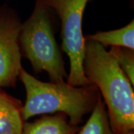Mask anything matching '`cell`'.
<instances>
[{
    "label": "cell",
    "mask_w": 134,
    "mask_h": 134,
    "mask_svg": "<svg viewBox=\"0 0 134 134\" xmlns=\"http://www.w3.org/2000/svg\"><path fill=\"white\" fill-rule=\"evenodd\" d=\"M80 127L69 123L63 113L43 115L38 119L25 121L22 134H76Z\"/></svg>",
    "instance_id": "cell-7"
},
{
    "label": "cell",
    "mask_w": 134,
    "mask_h": 134,
    "mask_svg": "<svg viewBox=\"0 0 134 134\" xmlns=\"http://www.w3.org/2000/svg\"><path fill=\"white\" fill-rule=\"evenodd\" d=\"M55 14L43 2L35 0L29 17L22 23L19 43L22 57L31 63L35 74L46 72L54 83L68 77L62 52L54 34Z\"/></svg>",
    "instance_id": "cell-3"
},
{
    "label": "cell",
    "mask_w": 134,
    "mask_h": 134,
    "mask_svg": "<svg viewBox=\"0 0 134 134\" xmlns=\"http://www.w3.org/2000/svg\"><path fill=\"white\" fill-rule=\"evenodd\" d=\"M84 40L98 43L104 47L117 46L134 50V20L120 29L87 34Z\"/></svg>",
    "instance_id": "cell-8"
},
{
    "label": "cell",
    "mask_w": 134,
    "mask_h": 134,
    "mask_svg": "<svg viewBox=\"0 0 134 134\" xmlns=\"http://www.w3.org/2000/svg\"><path fill=\"white\" fill-rule=\"evenodd\" d=\"M22 21L8 4L0 5V88L15 87L22 66L19 35Z\"/></svg>",
    "instance_id": "cell-5"
},
{
    "label": "cell",
    "mask_w": 134,
    "mask_h": 134,
    "mask_svg": "<svg viewBox=\"0 0 134 134\" xmlns=\"http://www.w3.org/2000/svg\"><path fill=\"white\" fill-rule=\"evenodd\" d=\"M90 1L43 0L60 19L61 49L69 60V72L66 82L73 86L91 85L83 68L85 40L82 30L84 10Z\"/></svg>",
    "instance_id": "cell-4"
},
{
    "label": "cell",
    "mask_w": 134,
    "mask_h": 134,
    "mask_svg": "<svg viewBox=\"0 0 134 134\" xmlns=\"http://www.w3.org/2000/svg\"><path fill=\"white\" fill-rule=\"evenodd\" d=\"M115 58L121 69L134 85V50L125 47L111 46L108 51Z\"/></svg>",
    "instance_id": "cell-10"
},
{
    "label": "cell",
    "mask_w": 134,
    "mask_h": 134,
    "mask_svg": "<svg viewBox=\"0 0 134 134\" xmlns=\"http://www.w3.org/2000/svg\"><path fill=\"white\" fill-rule=\"evenodd\" d=\"M19 79L26 92L22 112L24 121L35 115L63 113L69 118L71 125L77 126L84 115L91 113L100 96L92 84L73 86L66 81H41L23 68Z\"/></svg>",
    "instance_id": "cell-2"
},
{
    "label": "cell",
    "mask_w": 134,
    "mask_h": 134,
    "mask_svg": "<svg viewBox=\"0 0 134 134\" xmlns=\"http://www.w3.org/2000/svg\"><path fill=\"white\" fill-rule=\"evenodd\" d=\"M84 75L98 90L115 134H134L133 86L106 47L85 40Z\"/></svg>",
    "instance_id": "cell-1"
},
{
    "label": "cell",
    "mask_w": 134,
    "mask_h": 134,
    "mask_svg": "<svg viewBox=\"0 0 134 134\" xmlns=\"http://www.w3.org/2000/svg\"><path fill=\"white\" fill-rule=\"evenodd\" d=\"M23 107L21 100L0 88V134H22Z\"/></svg>",
    "instance_id": "cell-6"
},
{
    "label": "cell",
    "mask_w": 134,
    "mask_h": 134,
    "mask_svg": "<svg viewBox=\"0 0 134 134\" xmlns=\"http://www.w3.org/2000/svg\"><path fill=\"white\" fill-rule=\"evenodd\" d=\"M85 125L76 134H115L111 128L104 101L99 96Z\"/></svg>",
    "instance_id": "cell-9"
}]
</instances>
